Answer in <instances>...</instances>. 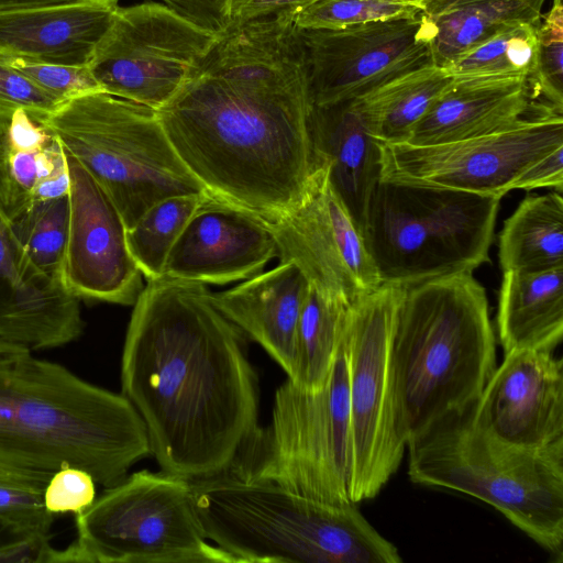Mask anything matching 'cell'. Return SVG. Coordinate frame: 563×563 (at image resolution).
Returning a JSON list of instances; mask_svg holds the SVG:
<instances>
[{
	"label": "cell",
	"mask_w": 563,
	"mask_h": 563,
	"mask_svg": "<svg viewBox=\"0 0 563 563\" xmlns=\"http://www.w3.org/2000/svg\"><path fill=\"white\" fill-rule=\"evenodd\" d=\"M310 107L301 31L283 11L219 35L156 112L209 195L273 220L299 205L317 168Z\"/></svg>",
	"instance_id": "1"
},
{
	"label": "cell",
	"mask_w": 563,
	"mask_h": 563,
	"mask_svg": "<svg viewBox=\"0 0 563 563\" xmlns=\"http://www.w3.org/2000/svg\"><path fill=\"white\" fill-rule=\"evenodd\" d=\"M121 386L165 474L228 472L258 426V382L243 333L201 283L147 280L128 325Z\"/></svg>",
	"instance_id": "2"
},
{
	"label": "cell",
	"mask_w": 563,
	"mask_h": 563,
	"mask_svg": "<svg viewBox=\"0 0 563 563\" xmlns=\"http://www.w3.org/2000/svg\"><path fill=\"white\" fill-rule=\"evenodd\" d=\"M148 454L144 422L124 395L0 340V461L51 474L68 464L107 488Z\"/></svg>",
	"instance_id": "3"
},
{
	"label": "cell",
	"mask_w": 563,
	"mask_h": 563,
	"mask_svg": "<svg viewBox=\"0 0 563 563\" xmlns=\"http://www.w3.org/2000/svg\"><path fill=\"white\" fill-rule=\"evenodd\" d=\"M390 355L397 427L406 444L442 417L471 407L496 368L486 291L473 274L404 287Z\"/></svg>",
	"instance_id": "4"
},
{
	"label": "cell",
	"mask_w": 563,
	"mask_h": 563,
	"mask_svg": "<svg viewBox=\"0 0 563 563\" xmlns=\"http://www.w3.org/2000/svg\"><path fill=\"white\" fill-rule=\"evenodd\" d=\"M208 540L238 563H399L355 504H332L229 472L191 481Z\"/></svg>",
	"instance_id": "5"
},
{
	"label": "cell",
	"mask_w": 563,
	"mask_h": 563,
	"mask_svg": "<svg viewBox=\"0 0 563 563\" xmlns=\"http://www.w3.org/2000/svg\"><path fill=\"white\" fill-rule=\"evenodd\" d=\"M468 408L407 442L410 479L489 504L561 562L563 445L531 450L504 443L476 428Z\"/></svg>",
	"instance_id": "6"
},
{
	"label": "cell",
	"mask_w": 563,
	"mask_h": 563,
	"mask_svg": "<svg viewBox=\"0 0 563 563\" xmlns=\"http://www.w3.org/2000/svg\"><path fill=\"white\" fill-rule=\"evenodd\" d=\"M500 197L380 178L362 227L382 284L473 274L489 261Z\"/></svg>",
	"instance_id": "7"
},
{
	"label": "cell",
	"mask_w": 563,
	"mask_h": 563,
	"mask_svg": "<svg viewBox=\"0 0 563 563\" xmlns=\"http://www.w3.org/2000/svg\"><path fill=\"white\" fill-rule=\"evenodd\" d=\"M34 118L104 188L128 229L165 198L207 192L176 154L157 112L148 107L92 92Z\"/></svg>",
	"instance_id": "8"
},
{
	"label": "cell",
	"mask_w": 563,
	"mask_h": 563,
	"mask_svg": "<svg viewBox=\"0 0 563 563\" xmlns=\"http://www.w3.org/2000/svg\"><path fill=\"white\" fill-rule=\"evenodd\" d=\"M351 471L344 332L323 388L305 391L287 378L275 393L271 423L255 430L228 472L317 500L351 504Z\"/></svg>",
	"instance_id": "9"
},
{
	"label": "cell",
	"mask_w": 563,
	"mask_h": 563,
	"mask_svg": "<svg viewBox=\"0 0 563 563\" xmlns=\"http://www.w3.org/2000/svg\"><path fill=\"white\" fill-rule=\"evenodd\" d=\"M77 539L49 563H238L208 542L188 481L141 470L75 519Z\"/></svg>",
	"instance_id": "10"
},
{
	"label": "cell",
	"mask_w": 563,
	"mask_h": 563,
	"mask_svg": "<svg viewBox=\"0 0 563 563\" xmlns=\"http://www.w3.org/2000/svg\"><path fill=\"white\" fill-rule=\"evenodd\" d=\"M402 288L382 284L350 308L345 344L354 504L380 492L398 470L406 446L397 427L390 355Z\"/></svg>",
	"instance_id": "11"
},
{
	"label": "cell",
	"mask_w": 563,
	"mask_h": 563,
	"mask_svg": "<svg viewBox=\"0 0 563 563\" xmlns=\"http://www.w3.org/2000/svg\"><path fill=\"white\" fill-rule=\"evenodd\" d=\"M217 38L164 3L119 8L89 68L103 92L157 111L181 89Z\"/></svg>",
	"instance_id": "12"
},
{
	"label": "cell",
	"mask_w": 563,
	"mask_h": 563,
	"mask_svg": "<svg viewBox=\"0 0 563 563\" xmlns=\"http://www.w3.org/2000/svg\"><path fill=\"white\" fill-rule=\"evenodd\" d=\"M377 143L380 178L503 198L530 164L563 146V112L539 104L505 130L451 143Z\"/></svg>",
	"instance_id": "13"
},
{
	"label": "cell",
	"mask_w": 563,
	"mask_h": 563,
	"mask_svg": "<svg viewBox=\"0 0 563 563\" xmlns=\"http://www.w3.org/2000/svg\"><path fill=\"white\" fill-rule=\"evenodd\" d=\"M312 106L351 101L433 64V26L422 11L342 29L300 30Z\"/></svg>",
	"instance_id": "14"
},
{
	"label": "cell",
	"mask_w": 563,
	"mask_h": 563,
	"mask_svg": "<svg viewBox=\"0 0 563 563\" xmlns=\"http://www.w3.org/2000/svg\"><path fill=\"white\" fill-rule=\"evenodd\" d=\"M317 163L299 205L266 221L280 262L294 263L323 294L353 303L382 282L361 229L329 180L328 167Z\"/></svg>",
	"instance_id": "15"
},
{
	"label": "cell",
	"mask_w": 563,
	"mask_h": 563,
	"mask_svg": "<svg viewBox=\"0 0 563 563\" xmlns=\"http://www.w3.org/2000/svg\"><path fill=\"white\" fill-rule=\"evenodd\" d=\"M64 153L69 227L63 280L80 299L134 305L144 287L143 275L130 253L123 217L90 173Z\"/></svg>",
	"instance_id": "16"
},
{
	"label": "cell",
	"mask_w": 563,
	"mask_h": 563,
	"mask_svg": "<svg viewBox=\"0 0 563 563\" xmlns=\"http://www.w3.org/2000/svg\"><path fill=\"white\" fill-rule=\"evenodd\" d=\"M472 423L493 438L523 449L563 445V362L550 351L505 353L478 399Z\"/></svg>",
	"instance_id": "17"
},
{
	"label": "cell",
	"mask_w": 563,
	"mask_h": 563,
	"mask_svg": "<svg viewBox=\"0 0 563 563\" xmlns=\"http://www.w3.org/2000/svg\"><path fill=\"white\" fill-rule=\"evenodd\" d=\"M275 257L265 219L208 194L172 247L163 276L225 285L262 273Z\"/></svg>",
	"instance_id": "18"
},
{
	"label": "cell",
	"mask_w": 563,
	"mask_h": 563,
	"mask_svg": "<svg viewBox=\"0 0 563 563\" xmlns=\"http://www.w3.org/2000/svg\"><path fill=\"white\" fill-rule=\"evenodd\" d=\"M79 300L30 260L0 212V340L31 351L70 343L84 330Z\"/></svg>",
	"instance_id": "19"
},
{
	"label": "cell",
	"mask_w": 563,
	"mask_h": 563,
	"mask_svg": "<svg viewBox=\"0 0 563 563\" xmlns=\"http://www.w3.org/2000/svg\"><path fill=\"white\" fill-rule=\"evenodd\" d=\"M119 8L117 0H69L0 9V57L89 65Z\"/></svg>",
	"instance_id": "20"
},
{
	"label": "cell",
	"mask_w": 563,
	"mask_h": 563,
	"mask_svg": "<svg viewBox=\"0 0 563 563\" xmlns=\"http://www.w3.org/2000/svg\"><path fill=\"white\" fill-rule=\"evenodd\" d=\"M309 282L291 262H279L241 284L214 294L218 309L258 343L291 378L296 333Z\"/></svg>",
	"instance_id": "21"
},
{
	"label": "cell",
	"mask_w": 563,
	"mask_h": 563,
	"mask_svg": "<svg viewBox=\"0 0 563 563\" xmlns=\"http://www.w3.org/2000/svg\"><path fill=\"white\" fill-rule=\"evenodd\" d=\"M526 76L454 77L405 143L426 146L505 130L536 108Z\"/></svg>",
	"instance_id": "22"
},
{
	"label": "cell",
	"mask_w": 563,
	"mask_h": 563,
	"mask_svg": "<svg viewBox=\"0 0 563 563\" xmlns=\"http://www.w3.org/2000/svg\"><path fill=\"white\" fill-rule=\"evenodd\" d=\"M316 162L362 231L371 194L380 179V151L353 100L312 106L308 117Z\"/></svg>",
	"instance_id": "23"
},
{
	"label": "cell",
	"mask_w": 563,
	"mask_h": 563,
	"mask_svg": "<svg viewBox=\"0 0 563 563\" xmlns=\"http://www.w3.org/2000/svg\"><path fill=\"white\" fill-rule=\"evenodd\" d=\"M63 147L24 110L0 120V212L7 220L32 202L68 194Z\"/></svg>",
	"instance_id": "24"
},
{
	"label": "cell",
	"mask_w": 563,
	"mask_h": 563,
	"mask_svg": "<svg viewBox=\"0 0 563 563\" xmlns=\"http://www.w3.org/2000/svg\"><path fill=\"white\" fill-rule=\"evenodd\" d=\"M496 324L504 353L552 352L563 336V268L504 272Z\"/></svg>",
	"instance_id": "25"
},
{
	"label": "cell",
	"mask_w": 563,
	"mask_h": 563,
	"mask_svg": "<svg viewBox=\"0 0 563 563\" xmlns=\"http://www.w3.org/2000/svg\"><path fill=\"white\" fill-rule=\"evenodd\" d=\"M545 0H427L423 13L433 26V65L445 68L507 26L542 16Z\"/></svg>",
	"instance_id": "26"
},
{
	"label": "cell",
	"mask_w": 563,
	"mask_h": 563,
	"mask_svg": "<svg viewBox=\"0 0 563 563\" xmlns=\"http://www.w3.org/2000/svg\"><path fill=\"white\" fill-rule=\"evenodd\" d=\"M454 77L433 64L391 79L354 99L372 136L380 143H405Z\"/></svg>",
	"instance_id": "27"
},
{
	"label": "cell",
	"mask_w": 563,
	"mask_h": 563,
	"mask_svg": "<svg viewBox=\"0 0 563 563\" xmlns=\"http://www.w3.org/2000/svg\"><path fill=\"white\" fill-rule=\"evenodd\" d=\"M504 272L563 268L562 192L527 196L505 221L498 240Z\"/></svg>",
	"instance_id": "28"
},
{
	"label": "cell",
	"mask_w": 563,
	"mask_h": 563,
	"mask_svg": "<svg viewBox=\"0 0 563 563\" xmlns=\"http://www.w3.org/2000/svg\"><path fill=\"white\" fill-rule=\"evenodd\" d=\"M351 305L309 286L297 325L295 372L288 378L300 389L317 393L327 383Z\"/></svg>",
	"instance_id": "29"
},
{
	"label": "cell",
	"mask_w": 563,
	"mask_h": 563,
	"mask_svg": "<svg viewBox=\"0 0 563 563\" xmlns=\"http://www.w3.org/2000/svg\"><path fill=\"white\" fill-rule=\"evenodd\" d=\"M208 194L178 195L148 208L128 229L130 253L146 280L164 275L167 256L188 220Z\"/></svg>",
	"instance_id": "30"
},
{
	"label": "cell",
	"mask_w": 563,
	"mask_h": 563,
	"mask_svg": "<svg viewBox=\"0 0 563 563\" xmlns=\"http://www.w3.org/2000/svg\"><path fill=\"white\" fill-rule=\"evenodd\" d=\"M12 235L44 273L63 278L69 227L68 194L32 202L8 220Z\"/></svg>",
	"instance_id": "31"
},
{
	"label": "cell",
	"mask_w": 563,
	"mask_h": 563,
	"mask_svg": "<svg viewBox=\"0 0 563 563\" xmlns=\"http://www.w3.org/2000/svg\"><path fill=\"white\" fill-rule=\"evenodd\" d=\"M539 23L522 22L507 26L443 69L455 78L528 77L534 58Z\"/></svg>",
	"instance_id": "32"
},
{
	"label": "cell",
	"mask_w": 563,
	"mask_h": 563,
	"mask_svg": "<svg viewBox=\"0 0 563 563\" xmlns=\"http://www.w3.org/2000/svg\"><path fill=\"white\" fill-rule=\"evenodd\" d=\"M423 3L411 0H316L294 10L300 30L342 29L419 13Z\"/></svg>",
	"instance_id": "33"
},
{
	"label": "cell",
	"mask_w": 563,
	"mask_h": 563,
	"mask_svg": "<svg viewBox=\"0 0 563 563\" xmlns=\"http://www.w3.org/2000/svg\"><path fill=\"white\" fill-rule=\"evenodd\" d=\"M532 100L563 112V5L553 0L541 16L531 70L527 77Z\"/></svg>",
	"instance_id": "34"
},
{
	"label": "cell",
	"mask_w": 563,
	"mask_h": 563,
	"mask_svg": "<svg viewBox=\"0 0 563 563\" xmlns=\"http://www.w3.org/2000/svg\"><path fill=\"white\" fill-rule=\"evenodd\" d=\"M4 59L62 102L87 93L103 92L93 78L89 65L48 64L21 58Z\"/></svg>",
	"instance_id": "35"
},
{
	"label": "cell",
	"mask_w": 563,
	"mask_h": 563,
	"mask_svg": "<svg viewBox=\"0 0 563 563\" xmlns=\"http://www.w3.org/2000/svg\"><path fill=\"white\" fill-rule=\"evenodd\" d=\"M63 102L0 57V120L24 110L34 117L54 112Z\"/></svg>",
	"instance_id": "36"
},
{
	"label": "cell",
	"mask_w": 563,
	"mask_h": 563,
	"mask_svg": "<svg viewBox=\"0 0 563 563\" xmlns=\"http://www.w3.org/2000/svg\"><path fill=\"white\" fill-rule=\"evenodd\" d=\"M96 482L82 468L65 464L53 472L43 490L46 510L51 514H80L96 499Z\"/></svg>",
	"instance_id": "37"
},
{
	"label": "cell",
	"mask_w": 563,
	"mask_h": 563,
	"mask_svg": "<svg viewBox=\"0 0 563 563\" xmlns=\"http://www.w3.org/2000/svg\"><path fill=\"white\" fill-rule=\"evenodd\" d=\"M0 517L33 532L48 534L54 515L44 506L43 490L0 481Z\"/></svg>",
	"instance_id": "38"
},
{
	"label": "cell",
	"mask_w": 563,
	"mask_h": 563,
	"mask_svg": "<svg viewBox=\"0 0 563 563\" xmlns=\"http://www.w3.org/2000/svg\"><path fill=\"white\" fill-rule=\"evenodd\" d=\"M53 550L48 534L0 517V563H49Z\"/></svg>",
	"instance_id": "39"
},
{
	"label": "cell",
	"mask_w": 563,
	"mask_h": 563,
	"mask_svg": "<svg viewBox=\"0 0 563 563\" xmlns=\"http://www.w3.org/2000/svg\"><path fill=\"white\" fill-rule=\"evenodd\" d=\"M165 5L194 25L213 35L230 29L231 0H162Z\"/></svg>",
	"instance_id": "40"
},
{
	"label": "cell",
	"mask_w": 563,
	"mask_h": 563,
	"mask_svg": "<svg viewBox=\"0 0 563 563\" xmlns=\"http://www.w3.org/2000/svg\"><path fill=\"white\" fill-rule=\"evenodd\" d=\"M551 187L563 189V146L555 148L530 164L512 185L514 189L531 190Z\"/></svg>",
	"instance_id": "41"
},
{
	"label": "cell",
	"mask_w": 563,
	"mask_h": 563,
	"mask_svg": "<svg viewBox=\"0 0 563 563\" xmlns=\"http://www.w3.org/2000/svg\"><path fill=\"white\" fill-rule=\"evenodd\" d=\"M316 0H231L230 27L255 18L294 11Z\"/></svg>",
	"instance_id": "42"
},
{
	"label": "cell",
	"mask_w": 563,
	"mask_h": 563,
	"mask_svg": "<svg viewBox=\"0 0 563 563\" xmlns=\"http://www.w3.org/2000/svg\"><path fill=\"white\" fill-rule=\"evenodd\" d=\"M51 473L33 471L0 461V481L43 490Z\"/></svg>",
	"instance_id": "43"
},
{
	"label": "cell",
	"mask_w": 563,
	"mask_h": 563,
	"mask_svg": "<svg viewBox=\"0 0 563 563\" xmlns=\"http://www.w3.org/2000/svg\"><path fill=\"white\" fill-rule=\"evenodd\" d=\"M69 0H0V9L64 2Z\"/></svg>",
	"instance_id": "44"
},
{
	"label": "cell",
	"mask_w": 563,
	"mask_h": 563,
	"mask_svg": "<svg viewBox=\"0 0 563 563\" xmlns=\"http://www.w3.org/2000/svg\"><path fill=\"white\" fill-rule=\"evenodd\" d=\"M411 1L423 2V1H427V0H411Z\"/></svg>",
	"instance_id": "45"
}]
</instances>
